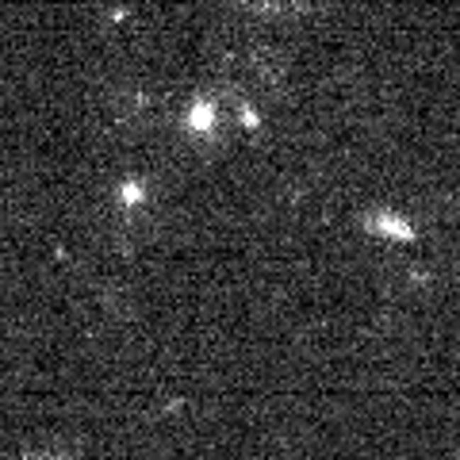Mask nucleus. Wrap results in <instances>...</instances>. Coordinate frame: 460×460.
<instances>
[{"label": "nucleus", "mask_w": 460, "mask_h": 460, "mask_svg": "<svg viewBox=\"0 0 460 460\" xmlns=\"http://www.w3.org/2000/svg\"><path fill=\"white\" fill-rule=\"evenodd\" d=\"M265 8H288V12H303V8H326L334 0H257Z\"/></svg>", "instance_id": "1"}]
</instances>
